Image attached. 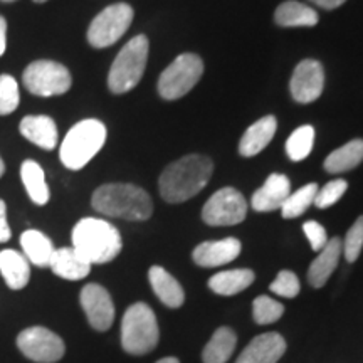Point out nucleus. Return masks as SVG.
<instances>
[{"instance_id": "473e14b6", "label": "nucleus", "mask_w": 363, "mask_h": 363, "mask_svg": "<svg viewBox=\"0 0 363 363\" xmlns=\"http://www.w3.org/2000/svg\"><path fill=\"white\" fill-rule=\"evenodd\" d=\"M342 246L345 259L348 262H355L363 249V216L353 222L350 230L345 235V240H342Z\"/></svg>"}, {"instance_id": "9d476101", "label": "nucleus", "mask_w": 363, "mask_h": 363, "mask_svg": "<svg viewBox=\"0 0 363 363\" xmlns=\"http://www.w3.org/2000/svg\"><path fill=\"white\" fill-rule=\"evenodd\" d=\"M17 348L22 355L35 363H56L65 357L62 338L44 326H30L17 335Z\"/></svg>"}, {"instance_id": "c756f323", "label": "nucleus", "mask_w": 363, "mask_h": 363, "mask_svg": "<svg viewBox=\"0 0 363 363\" xmlns=\"http://www.w3.org/2000/svg\"><path fill=\"white\" fill-rule=\"evenodd\" d=\"M315 145V128L311 125H303L291 133L286 142V153L293 162H301L310 155Z\"/></svg>"}, {"instance_id": "ea45409f", "label": "nucleus", "mask_w": 363, "mask_h": 363, "mask_svg": "<svg viewBox=\"0 0 363 363\" xmlns=\"http://www.w3.org/2000/svg\"><path fill=\"white\" fill-rule=\"evenodd\" d=\"M157 363H180L179 358L175 357H167V358H162V360H158Z\"/></svg>"}, {"instance_id": "bb28decb", "label": "nucleus", "mask_w": 363, "mask_h": 363, "mask_svg": "<svg viewBox=\"0 0 363 363\" xmlns=\"http://www.w3.org/2000/svg\"><path fill=\"white\" fill-rule=\"evenodd\" d=\"M238 337H235L234 330L229 326H220L219 330L214 331L212 338L208 340L202 352L203 363H225L233 357Z\"/></svg>"}, {"instance_id": "72a5a7b5", "label": "nucleus", "mask_w": 363, "mask_h": 363, "mask_svg": "<svg viewBox=\"0 0 363 363\" xmlns=\"http://www.w3.org/2000/svg\"><path fill=\"white\" fill-rule=\"evenodd\" d=\"M347 189H348V184L347 180L343 179L328 182L325 187L318 189L316 197H315V206L318 208H328L331 206H335V203L343 197V194L347 192Z\"/></svg>"}, {"instance_id": "a211bd4d", "label": "nucleus", "mask_w": 363, "mask_h": 363, "mask_svg": "<svg viewBox=\"0 0 363 363\" xmlns=\"http://www.w3.org/2000/svg\"><path fill=\"white\" fill-rule=\"evenodd\" d=\"M21 135L30 143L44 150H54L57 145V126L51 116L29 115L21 121Z\"/></svg>"}, {"instance_id": "9b49d317", "label": "nucleus", "mask_w": 363, "mask_h": 363, "mask_svg": "<svg viewBox=\"0 0 363 363\" xmlns=\"http://www.w3.org/2000/svg\"><path fill=\"white\" fill-rule=\"evenodd\" d=\"M246 199L233 187L217 190L202 208V219L208 225H235L246 219Z\"/></svg>"}, {"instance_id": "7ed1b4c3", "label": "nucleus", "mask_w": 363, "mask_h": 363, "mask_svg": "<svg viewBox=\"0 0 363 363\" xmlns=\"http://www.w3.org/2000/svg\"><path fill=\"white\" fill-rule=\"evenodd\" d=\"M72 247L93 264H106L115 259L123 247L120 230L108 220L84 217L74 225L71 234Z\"/></svg>"}, {"instance_id": "423d86ee", "label": "nucleus", "mask_w": 363, "mask_h": 363, "mask_svg": "<svg viewBox=\"0 0 363 363\" xmlns=\"http://www.w3.org/2000/svg\"><path fill=\"white\" fill-rule=\"evenodd\" d=\"M150 43L147 35H135L125 44L113 61L110 74H108V88L111 93H128L140 83L147 69Z\"/></svg>"}, {"instance_id": "f03ea898", "label": "nucleus", "mask_w": 363, "mask_h": 363, "mask_svg": "<svg viewBox=\"0 0 363 363\" xmlns=\"http://www.w3.org/2000/svg\"><path fill=\"white\" fill-rule=\"evenodd\" d=\"M91 206L99 214L125 220H147L153 214L152 197L131 184H104L94 190Z\"/></svg>"}, {"instance_id": "a878e982", "label": "nucleus", "mask_w": 363, "mask_h": 363, "mask_svg": "<svg viewBox=\"0 0 363 363\" xmlns=\"http://www.w3.org/2000/svg\"><path fill=\"white\" fill-rule=\"evenodd\" d=\"M21 179L22 184L29 194L30 201L38 206H45L51 199V192H49L48 182H45V175L43 167L34 160H26L21 167Z\"/></svg>"}, {"instance_id": "f704fd0d", "label": "nucleus", "mask_w": 363, "mask_h": 363, "mask_svg": "<svg viewBox=\"0 0 363 363\" xmlns=\"http://www.w3.org/2000/svg\"><path fill=\"white\" fill-rule=\"evenodd\" d=\"M269 289L281 298H296L301 289L298 276L293 271H281L276 279L272 281Z\"/></svg>"}, {"instance_id": "f8f14e48", "label": "nucleus", "mask_w": 363, "mask_h": 363, "mask_svg": "<svg viewBox=\"0 0 363 363\" xmlns=\"http://www.w3.org/2000/svg\"><path fill=\"white\" fill-rule=\"evenodd\" d=\"M79 303L91 328L96 331H106L115 321V305L110 293L101 284L89 283L81 289Z\"/></svg>"}, {"instance_id": "c9c22d12", "label": "nucleus", "mask_w": 363, "mask_h": 363, "mask_svg": "<svg viewBox=\"0 0 363 363\" xmlns=\"http://www.w3.org/2000/svg\"><path fill=\"white\" fill-rule=\"evenodd\" d=\"M303 230H305V235L310 240V246L313 251L320 252L321 249L326 246L328 242V235H326L325 227L316 220H308L303 224Z\"/></svg>"}, {"instance_id": "412c9836", "label": "nucleus", "mask_w": 363, "mask_h": 363, "mask_svg": "<svg viewBox=\"0 0 363 363\" xmlns=\"http://www.w3.org/2000/svg\"><path fill=\"white\" fill-rule=\"evenodd\" d=\"M276 128H278V121H276V118L271 115L261 118V120H257L256 123L249 126V128L244 131L242 138H240V143H239L240 155L249 158L262 152V150L269 145L272 136H274Z\"/></svg>"}, {"instance_id": "f257e3e1", "label": "nucleus", "mask_w": 363, "mask_h": 363, "mask_svg": "<svg viewBox=\"0 0 363 363\" xmlns=\"http://www.w3.org/2000/svg\"><path fill=\"white\" fill-rule=\"evenodd\" d=\"M212 170V162L202 155H185L170 163L158 180L162 199L170 203H182L195 197L208 184Z\"/></svg>"}, {"instance_id": "2f4dec72", "label": "nucleus", "mask_w": 363, "mask_h": 363, "mask_svg": "<svg viewBox=\"0 0 363 363\" xmlns=\"http://www.w3.org/2000/svg\"><path fill=\"white\" fill-rule=\"evenodd\" d=\"M21 101L19 84L11 74L0 76V116H7L17 110Z\"/></svg>"}, {"instance_id": "dca6fc26", "label": "nucleus", "mask_w": 363, "mask_h": 363, "mask_svg": "<svg viewBox=\"0 0 363 363\" xmlns=\"http://www.w3.org/2000/svg\"><path fill=\"white\" fill-rule=\"evenodd\" d=\"M291 194L289 179L283 174H272L266 179L264 185L256 190L251 199V206L256 212L281 211L286 199Z\"/></svg>"}, {"instance_id": "79ce46f5", "label": "nucleus", "mask_w": 363, "mask_h": 363, "mask_svg": "<svg viewBox=\"0 0 363 363\" xmlns=\"http://www.w3.org/2000/svg\"><path fill=\"white\" fill-rule=\"evenodd\" d=\"M34 2H39V4H43V2H48V0H34Z\"/></svg>"}, {"instance_id": "e433bc0d", "label": "nucleus", "mask_w": 363, "mask_h": 363, "mask_svg": "<svg viewBox=\"0 0 363 363\" xmlns=\"http://www.w3.org/2000/svg\"><path fill=\"white\" fill-rule=\"evenodd\" d=\"M11 235H12V230L7 222V206L6 202L0 199V244L7 242V240L11 239Z\"/></svg>"}, {"instance_id": "0eeeda50", "label": "nucleus", "mask_w": 363, "mask_h": 363, "mask_svg": "<svg viewBox=\"0 0 363 363\" xmlns=\"http://www.w3.org/2000/svg\"><path fill=\"white\" fill-rule=\"evenodd\" d=\"M203 62L197 54H180L175 61L162 72L158 79V93L167 101H174L189 93L202 78Z\"/></svg>"}, {"instance_id": "a19ab883", "label": "nucleus", "mask_w": 363, "mask_h": 363, "mask_svg": "<svg viewBox=\"0 0 363 363\" xmlns=\"http://www.w3.org/2000/svg\"><path fill=\"white\" fill-rule=\"evenodd\" d=\"M4 174H6V163H4L2 157H0V177H2Z\"/></svg>"}, {"instance_id": "c85d7f7f", "label": "nucleus", "mask_w": 363, "mask_h": 363, "mask_svg": "<svg viewBox=\"0 0 363 363\" xmlns=\"http://www.w3.org/2000/svg\"><path fill=\"white\" fill-rule=\"evenodd\" d=\"M318 184H306L301 189H298L296 192L289 194V197L286 199V202L281 207V216L284 219H296V217L303 216L308 211V207L315 203V197L318 192Z\"/></svg>"}, {"instance_id": "37998d69", "label": "nucleus", "mask_w": 363, "mask_h": 363, "mask_svg": "<svg viewBox=\"0 0 363 363\" xmlns=\"http://www.w3.org/2000/svg\"><path fill=\"white\" fill-rule=\"evenodd\" d=\"M2 2H13V0H2Z\"/></svg>"}, {"instance_id": "7c9ffc66", "label": "nucleus", "mask_w": 363, "mask_h": 363, "mask_svg": "<svg viewBox=\"0 0 363 363\" xmlns=\"http://www.w3.org/2000/svg\"><path fill=\"white\" fill-rule=\"evenodd\" d=\"M284 313V306L269 296H257L252 303V318L257 325L276 323Z\"/></svg>"}, {"instance_id": "58836bf2", "label": "nucleus", "mask_w": 363, "mask_h": 363, "mask_svg": "<svg viewBox=\"0 0 363 363\" xmlns=\"http://www.w3.org/2000/svg\"><path fill=\"white\" fill-rule=\"evenodd\" d=\"M7 48V22L0 16V56H4Z\"/></svg>"}, {"instance_id": "4c0bfd02", "label": "nucleus", "mask_w": 363, "mask_h": 363, "mask_svg": "<svg viewBox=\"0 0 363 363\" xmlns=\"http://www.w3.org/2000/svg\"><path fill=\"white\" fill-rule=\"evenodd\" d=\"M310 2H313L318 7L326 9V11H333V9L343 6L347 0H310Z\"/></svg>"}, {"instance_id": "1a4fd4ad", "label": "nucleus", "mask_w": 363, "mask_h": 363, "mask_svg": "<svg viewBox=\"0 0 363 363\" xmlns=\"http://www.w3.org/2000/svg\"><path fill=\"white\" fill-rule=\"evenodd\" d=\"M133 21V9L128 4H113L94 17L88 29V43L94 49L110 48L121 39Z\"/></svg>"}, {"instance_id": "cd10ccee", "label": "nucleus", "mask_w": 363, "mask_h": 363, "mask_svg": "<svg viewBox=\"0 0 363 363\" xmlns=\"http://www.w3.org/2000/svg\"><path fill=\"white\" fill-rule=\"evenodd\" d=\"M274 21L281 27H313L318 24V13L305 4L289 0L276 9Z\"/></svg>"}, {"instance_id": "5701e85b", "label": "nucleus", "mask_w": 363, "mask_h": 363, "mask_svg": "<svg viewBox=\"0 0 363 363\" xmlns=\"http://www.w3.org/2000/svg\"><path fill=\"white\" fill-rule=\"evenodd\" d=\"M21 246L24 251V256L30 264L38 267H49L52 259L54 249L51 239L40 233V230L29 229L21 235Z\"/></svg>"}, {"instance_id": "f3484780", "label": "nucleus", "mask_w": 363, "mask_h": 363, "mask_svg": "<svg viewBox=\"0 0 363 363\" xmlns=\"http://www.w3.org/2000/svg\"><path fill=\"white\" fill-rule=\"evenodd\" d=\"M343 254V246L340 238L328 239L326 246L321 249L320 254L316 256V259L310 264L308 269V283L313 288H321L326 284V281L330 279V276L333 274V271L337 269L340 256Z\"/></svg>"}, {"instance_id": "ddd939ff", "label": "nucleus", "mask_w": 363, "mask_h": 363, "mask_svg": "<svg viewBox=\"0 0 363 363\" xmlns=\"http://www.w3.org/2000/svg\"><path fill=\"white\" fill-rule=\"evenodd\" d=\"M325 71L323 66L315 59H305L294 67L289 81L291 96L296 103H313L323 93Z\"/></svg>"}, {"instance_id": "b1692460", "label": "nucleus", "mask_w": 363, "mask_h": 363, "mask_svg": "<svg viewBox=\"0 0 363 363\" xmlns=\"http://www.w3.org/2000/svg\"><path fill=\"white\" fill-rule=\"evenodd\" d=\"M254 283V272L251 269L222 271L208 279V288L220 296H234L249 288Z\"/></svg>"}, {"instance_id": "393cba45", "label": "nucleus", "mask_w": 363, "mask_h": 363, "mask_svg": "<svg viewBox=\"0 0 363 363\" xmlns=\"http://www.w3.org/2000/svg\"><path fill=\"white\" fill-rule=\"evenodd\" d=\"M363 162V140H352L331 152L325 160V170L330 174H343L353 170Z\"/></svg>"}, {"instance_id": "39448f33", "label": "nucleus", "mask_w": 363, "mask_h": 363, "mask_svg": "<svg viewBox=\"0 0 363 363\" xmlns=\"http://www.w3.org/2000/svg\"><path fill=\"white\" fill-rule=\"evenodd\" d=\"M160 330L157 316L147 303H135L125 311L121 320V347L130 355H147L155 350Z\"/></svg>"}, {"instance_id": "20e7f679", "label": "nucleus", "mask_w": 363, "mask_h": 363, "mask_svg": "<svg viewBox=\"0 0 363 363\" xmlns=\"http://www.w3.org/2000/svg\"><path fill=\"white\" fill-rule=\"evenodd\" d=\"M106 142V126L99 120L89 118L76 123L67 131L59 147V158L69 170H81L98 155Z\"/></svg>"}, {"instance_id": "6ab92c4d", "label": "nucleus", "mask_w": 363, "mask_h": 363, "mask_svg": "<svg viewBox=\"0 0 363 363\" xmlns=\"http://www.w3.org/2000/svg\"><path fill=\"white\" fill-rule=\"evenodd\" d=\"M148 281L157 298L165 306L180 308L185 301V293L182 284L170 274L165 267L152 266L148 271Z\"/></svg>"}, {"instance_id": "aec40b11", "label": "nucleus", "mask_w": 363, "mask_h": 363, "mask_svg": "<svg viewBox=\"0 0 363 363\" xmlns=\"http://www.w3.org/2000/svg\"><path fill=\"white\" fill-rule=\"evenodd\" d=\"M51 271L59 278L67 281H79L86 278L91 271V264L74 247L56 249L51 259Z\"/></svg>"}, {"instance_id": "4468645a", "label": "nucleus", "mask_w": 363, "mask_h": 363, "mask_svg": "<svg viewBox=\"0 0 363 363\" xmlns=\"http://www.w3.org/2000/svg\"><path fill=\"white\" fill-rule=\"evenodd\" d=\"M284 352L286 340L276 331H269L252 338L235 363H278Z\"/></svg>"}, {"instance_id": "2eb2a0df", "label": "nucleus", "mask_w": 363, "mask_h": 363, "mask_svg": "<svg viewBox=\"0 0 363 363\" xmlns=\"http://www.w3.org/2000/svg\"><path fill=\"white\" fill-rule=\"evenodd\" d=\"M240 240L225 238L220 240H207L194 249V262L201 267H219L233 262L240 254Z\"/></svg>"}, {"instance_id": "4be33fe9", "label": "nucleus", "mask_w": 363, "mask_h": 363, "mask_svg": "<svg viewBox=\"0 0 363 363\" xmlns=\"http://www.w3.org/2000/svg\"><path fill=\"white\" fill-rule=\"evenodd\" d=\"M0 274L13 291L24 289L30 279V266L24 254L13 249L0 251Z\"/></svg>"}, {"instance_id": "6e6552de", "label": "nucleus", "mask_w": 363, "mask_h": 363, "mask_svg": "<svg viewBox=\"0 0 363 363\" xmlns=\"http://www.w3.org/2000/svg\"><path fill=\"white\" fill-rule=\"evenodd\" d=\"M22 83L35 96L51 98L65 94L71 89V72L56 61H34L26 67Z\"/></svg>"}]
</instances>
